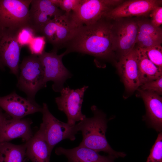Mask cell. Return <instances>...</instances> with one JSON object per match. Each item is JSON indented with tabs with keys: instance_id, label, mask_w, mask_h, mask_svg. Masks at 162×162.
<instances>
[{
	"instance_id": "cell-12",
	"label": "cell",
	"mask_w": 162,
	"mask_h": 162,
	"mask_svg": "<svg viewBox=\"0 0 162 162\" xmlns=\"http://www.w3.org/2000/svg\"><path fill=\"white\" fill-rule=\"evenodd\" d=\"M0 108L12 118L17 119L36 112H41L42 110V107L36 102L23 98L14 92L0 96Z\"/></svg>"
},
{
	"instance_id": "cell-19",
	"label": "cell",
	"mask_w": 162,
	"mask_h": 162,
	"mask_svg": "<svg viewBox=\"0 0 162 162\" xmlns=\"http://www.w3.org/2000/svg\"><path fill=\"white\" fill-rule=\"evenodd\" d=\"M140 86L162 76L160 70L149 59L142 49L136 47Z\"/></svg>"
},
{
	"instance_id": "cell-9",
	"label": "cell",
	"mask_w": 162,
	"mask_h": 162,
	"mask_svg": "<svg viewBox=\"0 0 162 162\" xmlns=\"http://www.w3.org/2000/svg\"><path fill=\"white\" fill-rule=\"evenodd\" d=\"M88 87L84 86L75 90L69 86L64 88L60 92L61 96L55 98L58 109L66 116L67 123L75 124L86 117L82 113L81 108L84 94Z\"/></svg>"
},
{
	"instance_id": "cell-3",
	"label": "cell",
	"mask_w": 162,
	"mask_h": 162,
	"mask_svg": "<svg viewBox=\"0 0 162 162\" xmlns=\"http://www.w3.org/2000/svg\"><path fill=\"white\" fill-rule=\"evenodd\" d=\"M122 0H80L74 11L68 14L70 26L76 28L93 24L104 17L110 10L118 5Z\"/></svg>"
},
{
	"instance_id": "cell-29",
	"label": "cell",
	"mask_w": 162,
	"mask_h": 162,
	"mask_svg": "<svg viewBox=\"0 0 162 162\" xmlns=\"http://www.w3.org/2000/svg\"><path fill=\"white\" fill-rule=\"evenodd\" d=\"M159 6L150 11L148 15L151 23L154 26L160 27L162 24V7Z\"/></svg>"
},
{
	"instance_id": "cell-15",
	"label": "cell",
	"mask_w": 162,
	"mask_h": 162,
	"mask_svg": "<svg viewBox=\"0 0 162 162\" xmlns=\"http://www.w3.org/2000/svg\"><path fill=\"white\" fill-rule=\"evenodd\" d=\"M142 99L146 110V121L149 126L157 131L162 129V98L154 93L137 89Z\"/></svg>"
},
{
	"instance_id": "cell-31",
	"label": "cell",
	"mask_w": 162,
	"mask_h": 162,
	"mask_svg": "<svg viewBox=\"0 0 162 162\" xmlns=\"http://www.w3.org/2000/svg\"><path fill=\"white\" fill-rule=\"evenodd\" d=\"M0 69H1V67L0 65Z\"/></svg>"
},
{
	"instance_id": "cell-17",
	"label": "cell",
	"mask_w": 162,
	"mask_h": 162,
	"mask_svg": "<svg viewBox=\"0 0 162 162\" xmlns=\"http://www.w3.org/2000/svg\"><path fill=\"white\" fill-rule=\"evenodd\" d=\"M138 32L136 44L137 47L146 49L162 43V29L154 26L150 20L137 19Z\"/></svg>"
},
{
	"instance_id": "cell-13",
	"label": "cell",
	"mask_w": 162,
	"mask_h": 162,
	"mask_svg": "<svg viewBox=\"0 0 162 162\" xmlns=\"http://www.w3.org/2000/svg\"><path fill=\"white\" fill-rule=\"evenodd\" d=\"M116 67L126 90L132 92L137 90L140 85L136 47L121 57Z\"/></svg>"
},
{
	"instance_id": "cell-27",
	"label": "cell",
	"mask_w": 162,
	"mask_h": 162,
	"mask_svg": "<svg viewBox=\"0 0 162 162\" xmlns=\"http://www.w3.org/2000/svg\"><path fill=\"white\" fill-rule=\"evenodd\" d=\"M138 89L161 96L162 94V76L155 80L142 84Z\"/></svg>"
},
{
	"instance_id": "cell-16",
	"label": "cell",
	"mask_w": 162,
	"mask_h": 162,
	"mask_svg": "<svg viewBox=\"0 0 162 162\" xmlns=\"http://www.w3.org/2000/svg\"><path fill=\"white\" fill-rule=\"evenodd\" d=\"M55 153L65 156L68 162H114L116 158L109 155H101L92 149L80 146L71 149L59 147L56 149Z\"/></svg>"
},
{
	"instance_id": "cell-25",
	"label": "cell",
	"mask_w": 162,
	"mask_h": 162,
	"mask_svg": "<svg viewBox=\"0 0 162 162\" xmlns=\"http://www.w3.org/2000/svg\"><path fill=\"white\" fill-rule=\"evenodd\" d=\"M17 41L21 48L28 45L36 34L30 27L27 26L20 29L16 33Z\"/></svg>"
},
{
	"instance_id": "cell-20",
	"label": "cell",
	"mask_w": 162,
	"mask_h": 162,
	"mask_svg": "<svg viewBox=\"0 0 162 162\" xmlns=\"http://www.w3.org/2000/svg\"><path fill=\"white\" fill-rule=\"evenodd\" d=\"M56 25L51 44L54 49L57 50L65 46L74 35L76 28H73L70 25L68 14L64 13L56 17Z\"/></svg>"
},
{
	"instance_id": "cell-14",
	"label": "cell",
	"mask_w": 162,
	"mask_h": 162,
	"mask_svg": "<svg viewBox=\"0 0 162 162\" xmlns=\"http://www.w3.org/2000/svg\"><path fill=\"white\" fill-rule=\"evenodd\" d=\"M31 122L27 119L6 118L0 130V143L21 138L26 142L33 136Z\"/></svg>"
},
{
	"instance_id": "cell-7",
	"label": "cell",
	"mask_w": 162,
	"mask_h": 162,
	"mask_svg": "<svg viewBox=\"0 0 162 162\" xmlns=\"http://www.w3.org/2000/svg\"><path fill=\"white\" fill-rule=\"evenodd\" d=\"M113 20L111 29L112 49L121 57L135 47L139 29L137 19L124 17Z\"/></svg>"
},
{
	"instance_id": "cell-28",
	"label": "cell",
	"mask_w": 162,
	"mask_h": 162,
	"mask_svg": "<svg viewBox=\"0 0 162 162\" xmlns=\"http://www.w3.org/2000/svg\"><path fill=\"white\" fill-rule=\"evenodd\" d=\"M53 2L66 14H69L78 7L80 0H52Z\"/></svg>"
},
{
	"instance_id": "cell-26",
	"label": "cell",
	"mask_w": 162,
	"mask_h": 162,
	"mask_svg": "<svg viewBox=\"0 0 162 162\" xmlns=\"http://www.w3.org/2000/svg\"><path fill=\"white\" fill-rule=\"evenodd\" d=\"M46 41L45 37L42 35L35 36L28 45L32 55L39 56L44 51Z\"/></svg>"
},
{
	"instance_id": "cell-2",
	"label": "cell",
	"mask_w": 162,
	"mask_h": 162,
	"mask_svg": "<svg viewBox=\"0 0 162 162\" xmlns=\"http://www.w3.org/2000/svg\"><path fill=\"white\" fill-rule=\"evenodd\" d=\"M91 110L93 116L86 117L78 123L79 131H81L82 136V141L79 146L98 152H104L116 158L124 157L125 153L114 150L106 140L107 121L106 115L95 106H92Z\"/></svg>"
},
{
	"instance_id": "cell-18",
	"label": "cell",
	"mask_w": 162,
	"mask_h": 162,
	"mask_svg": "<svg viewBox=\"0 0 162 162\" xmlns=\"http://www.w3.org/2000/svg\"><path fill=\"white\" fill-rule=\"evenodd\" d=\"M25 144L26 157L32 162H50L52 151L38 131Z\"/></svg>"
},
{
	"instance_id": "cell-11",
	"label": "cell",
	"mask_w": 162,
	"mask_h": 162,
	"mask_svg": "<svg viewBox=\"0 0 162 162\" xmlns=\"http://www.w3.org/2000/svg\"><path fill=\"white\" fill-rule=\"evenodd\" d=\"M160 0H129L121 3L107 13L104 17L109 20L133 16H145L151 10L160 6Z\"/></svg>"
},
{
	"instance_id": "cell-10",
	"label": "cell",
	"mask_w": 162,
	"mask_h": 162,
	"mask_svg": "<svg viewBox=\"0 0 162 162\" xmlns=\"http://www.w3.org/2000/svg\"><path fill=\"white\" fill-rule=\"evenodd\" d=\"M16 34L7 30L0 31V65L1 68L7 67L10 73L18 77L21 47Z\"/></svg>"
},
{
	"instance_id": "cell-21",
	"label": "cell",
	"mask_w": 162,
	"mask_h": 162,
	"mask_svg": "<svg viewBox=\"0 0 162 162\" xmlns=\"http://www.w3.org/2000/svg\"><path fill=\"white\" fill-rule=\"evenodd\" d=\"M26 156V144L0 143V162H24Z\"/></svg>"
},
{
	"instance_id": "cell-4",
	"label": "cell",
	"mask_w": 162,
	"mask_h": 162,
	"mask_svg": "<svg viewBox=\"0 0 162 162\" xmlns=\"http://www.w3.org/2000/svg\"><path fill=\"white\" fill-rule=\"evenodd\" d=\"M20 70L17 86L26 93L27 99L36 102V94L46 87L44 82V68L38 56L31 54L24 57L19 65Z\"/></svg>"
},
{
	"instance_id": "cell-1",
	"label": "cell",
	"mask_w": 162,
	"mask_h": 162,
	"mask_svg": "<svg viewBox=\"0 0 162 162\" xmlns=\"http://www.w3.org/2000/svg\"><path fill=\"white\" fill-rule=\"evenodd\" d=\"M104 17L95 22L77 28L72 39L65 46L66 54L78 52L107 59L113 51L111 40L112 23Z\"/></svg>"
},
{
	"instance_id": "cell-30",
	"label": "cell",
	"mask_w": 162,
	"mask_h": 162,
	"mask_svg": "<svg viewBox=\"0 0 162 162\" xmlns=\"http://www.w3.org/2000/svg\"><path fill=\"white\" fill-rule=\"evenodd\" d=\"M7 118L6 114L4 113L0 108V130L4 120Z\"/></svg>"
},
{
	"instance_id": "cell-8",
	"label": "cell",
	"mask_w": 162,
	"mask_h": 162,
	"mask_svg": "<svg viewBox=\"0 0 162 162\" xmlns=\"http://www.w3.org/2000/svg\"><path fill=\"white\" fill-rule=\"evenodd\" d=\"M57 52V50L54 49L50 52L44 51L38 56L44 68V84L46 86L47 82L53 81L52 88L58 92L64 88V82L71 77L72 74L62 62V58L65 52L58 55Z\"/></svg>"
},
{
	"instance_id": "cell-23",
	"label": "cell",
	"mask_w": 162,
	"mask_h": 162,
	"mask_svg": "<svg viewBox=\"0 0 162 162\" xmlns=\"http://www.w3.org/2000/svg\"><path fill=\"white\" fill-rule=\"evenodd\" d=\"M146 162H162V133L159 132Z\"/></svg>"
},
{
	"instance_id": "cell-24",
	"label": "cell",
	"mask_w": 162,
	"mask_h": 162,
	"mask_svg": "<svg viewBox=\"0 0 162 162\" xmlns=\"http://www.w3.org/2000/svg\"><path fill=\"white\" fill-rule=\"evenodd\" d=\"M145 51L149 59L161 71H162V47L158 45L146 49Z\"/></svg>"
},
{
	"instance_id": "cell-5",
	"label": "cell",
	"mask_w": 162,
	"mask_h": 162,
	"mask_svg": "<svg viewBox=\"0 0 162 162\" xmlns=\"http://www.w3.org/2000/svg\"><path fill=\"white\" fill-rule=\"evenodd\" d=\"M41 112L42 122L38 131L42 136L52 151L55 146L63 140L74 141L79 131L78 123L71 124L62 122L55 117L43 103Z\"/></svg>"
},
{
	"instance_id": "cell-6",
	"label": "cell",
	"mask_w": 162,
	"mask_h": 162,
	"mask_svg": "<svg viewBox=\"0 0 162 162\" xmlns=\"http://www.w3.org/2000/svg\"><path fill=\"white\" fill-rule=\"evenodd\" d=\"M32 0H0V31L14 33L28 26Z\"/></svg>"
},
{
	"instance_id": "cell-22",
	"label": "cell",
	"mask_w": 162,
	"mask_h": 162,
	"mask_svg": "<svg viewBox=\"0 0 162 162\" xmlns=\"http://www.w3.org/2000/svg\"><path fill=\"white\" fill-rule=\"evenodd\" d=\"M30 8L44 13L52 19L60 16L64 13L52 0H32Z\"/></svg>"
}]
</instances>
